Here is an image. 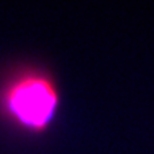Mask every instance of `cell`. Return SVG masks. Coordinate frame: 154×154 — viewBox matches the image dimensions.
Segmentation results:
<instances>
[{
    "mask_svg": "<svg viewBox=\"0 0 154 154\" xmlns=\"http://www.w3.org/2000/svg\"><path fill=\"white\" fill-rule=\"evenodd\" d=\"M60 95L48 76L24 73L12 80L3 91L2 106L19 126L31 131L49 127L57 115Z\"/></svg>",
    "mask_w": 154,
    "mask_h": 154,
    "instance_id": "6da1fadb",
    "label": "cell"
}]
</instances>
